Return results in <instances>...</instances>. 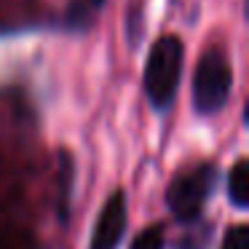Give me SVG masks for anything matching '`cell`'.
<instances>
[{"instance_id":"cell-3","label":"cell","mask_w":249,"mask_h":249,"mask_svg":"<svg viewBox=\"0 0 249 249\" xmlns=\"http://www.w3.org/2000/svg\"><path fill=\"white\" fill-rule=\"evenodd\" d=\"M214 179H217L214 163H198V166L177 174L166 193L169 212L179 222H193L201 214V209H204L206 198H209L212 188H214Z\"/></svg>"},{"instance_id":"cell-7","label":"cell","mask_w":249,"mask_h":249,"mask_svg":"<svg viewBox=\"0 0 249 249\" xmlns=\"http://www.w3.org/2000/svg\"><path fill=\"white\" fill-rule=\"evenodd\" d=\"M129 249H163V231L158 225L145 228L142 233H137Z\"/></svg>"},{"instance_id":"cell-9","label":"cell","mask_w":249,"mask_h":249,"mask_svg":"<svg viewBox=\"0 0 249 249\" xmlns=\"http://www.w3.org/2000/svg\"><path fill=\"white\" fill-rule=\"evenodd\" d=\"M105 6V0H91V8H102Z\"/></svg>"},{"instance_id":"cell-4","label":"cell","mask_w":249,"mask_h":249,"mask_svg":"<svg viewBox=\"0 0 249 249\" xmlns=\"http://www.w3.org/2000/svg\"><path fill=\"white\" fill-rule=\"evenodd\" d=\"M126 193L115 190L107 201H105L102 212H99L97 222H94V233H91V244L89 249H118L121 238L126 233Z\"/></svg>"},{"instance_id":"cell-6","label":"cell","mask_w":249,"mask_h":249,"mask_svg":"<svg viewBox=\"0 0 249 249\" xmlns=\"http://www.w3.org/2000/svg\"><path fill=\"white\" fill-rule=\"evenodd\" d=\"M209 236H212V225L209 222H198V217L193 220V231L185 233L179 238L177 249H206L209 247Z\"/></svg>"},{"instance_id":"cell-8","label":"cell","mask_w":249,"mask_h":249,"mask_svg":"<svg viewBox=\"0 0 249 249\" xmlns=\"http://www.w3.org/2000/svg\"><path fill=\"white\" fill-rule=\"evenodd\" d=\"M220 249H249V233L247 225H233L228 228L225 238H222V247Z\"/></svg>"},{"instance_id":"cell-1","label":"cell","mask_w":249,"mask_h":249,"mask_svg":"<svg viewBox=\"0 0 249 249\" xmlns=\"http://www.w3.org/2000/svg\"><path fill=\"white\" fill-rule=\"evenodd\" d=\"M179 78H182V43L177 35H163L153 43L145 65V94L158 113H166L172 107Z\"/></svg>"},{"instance_id":"cell-5","label":"cell","mask_w":249,"mask_h":249,"mask_svg":"<svg viewBox=\"0 0 249 249\" xmlns=\"http://www.w3.org/2000/svg\"><path fill=\"white\" fill-rule=\"evenodd\" d=\"M228 198L236 209H247L249 206V161L238 158L233 169L228 172Z\"/></svg>"},{"instance_id":"cell-2","label":"cell","mask_w":249,"mask_h":249,"mask_svg":"<svg viewBox=\"0 0 249 249\" xmlns=\"http://www.w3.org/2000/svg\"><path fill=\"white\" fill-rule=\"evenodd\" d=\"M233 70L220 49H206L193 72V107L201 115H214L231 99Z\"/></svg>"}]
</instances>
